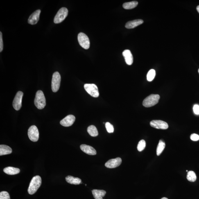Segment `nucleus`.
Wrapping results in <instances>:
<instances>
[{"instance_id":"obj_19","label":"nucleus","mask_w":199,"mask_h":199,"mask_svg":"<svg viewBox=\"0 0 199 199\" xmlns=\"http://www.w3.org/2000/svg\"><path fill=\"white\" fill-rule=\"evenodd\" d=\"M92 193L95 199H103V197L106 193V191L103 190H93Z\"/></svg>"},{"instance_id":"obj_35","label":"nucleus","mask_w":199,"mask_h":199,"mask_svg":"<svg viewBox=\"0 0 199 199\" xmlns=\"http://www.w3.org/2000/svg\"><path fill=\"white\" fill-rule=\"evenodd\" d=\"M186 171H187V172H188V170H186Z\"/></svg>"},{"instance_id":"obj_12","label":"nucleus","mask_w":199,"mask_h":199,"mask_svg":"<svg viewBox=\"0 0 199 199\" xmlns=\"http://www.w3.org/2000/svg\"><path fill=\"white\" fill-rule=\"evenodd\" d=\"M75 117L72 115L66 116L65 118L60 121V124L63 126L68 127L71 126L75 121Z\"/></svg>"},{"instance_id":"obj_5","label":"nucleus","mask_w":199,"mask_h":199,"mask_svg":"<svg viewBox=\"0 0 199 199\" xmlns=\"http://www.w3.org/2000/svg\"><path fill=\"white\" fill-rule=\"evenodd\" d=\"M68 11L65 8H62L60 9L55 15L54 19V23L58 24L61 23L67 17Z\"/></svg>"},{"instance_id":"obj_3","label":"nucleus","mask_w":199,"mask_h":199,"mask_svg":"<svg viewBox=\"0 0 199 199\" xmlns=\"http://www.w3.org/2000/svg\"><path fill=\"white\" fill-rule=\"evenodd\" d=\"M160 98V96L158 94L150 95L143 100V105L146 107L153 106L158 103Z\"/></svg>"},{"instance_id":"obj_2","label":"nucleus","mask_w":199,"mask_h":199,"mask_svg":"<svg viewBox=\"0 0 199 199\" xmlns=\"http://www.w3.org/2000/svg\"><path fill=\"white\" fill-rule=\"evenodd\" d=\"M35 104L37 108L40 110L43 109L46 106V99L42 90L38 91L36 94Z\"/></svg>"},{"instance_id":"obj_25","label":"nucleus","mask_w":199,"mask_h":199,"mask_svg":"<svg viewBox=\"0 0 199 199\" xmlns=\"http://www.w3.org/2000/svg\"><path fill=\"white\" fill-rule=\"evenodd\" d=\"M156 75V72L155 70L150 69L148 72L147 75V79L149 82H151L154 79Z\"/></svg>"},{"instance_id":"obj_31","label":"nucleus","mask_w":199,"mask_h":199,"mask_svg":"<svg viewBox=\"0 0 199 199\" xmlns=\"http://www.w3.org/2000/svg\"><path fill=\"white\" fill-rule=\"evenodd\" d=\"M193 111L194 113L196 115H199V105H195L193 107Z\"/></svg>"},{"instance_id":"obj_8","label":"nucleus","mask_w":199,"mask_h":199,"mask_svg":"<svg viewBox=\"0 0 199 199\" xmlns=\"http://www.w3.org/2000/svg\"><path fill=\"white\" fill-rule=\"evenodd\" d=\"M28 135L30 139L32 141L35 142L38 141L39 133L37 127L32 125L28 129Z\"/></svg>"},{"instance_id":"obj_30","label":"nucleus","mask_w":199,"mask_h":199,"mask_svg":"<svg viewBox=\"0 0 199 199\" xmlns=\"http://www.w3.org/2000/svg\"><path fill=\"white\" fill-rule=\"evenodd\" d=\"M3 48V44L2 39V32H0V52L2 51Z\"/></svg>"},{"instance_id":"obj_7","label":"nucleus","mask_w":199,"mask_h":199,"mask_svg":"<svg viewBox=\"0 0 199 199\" xmlns=\"http://www.w3.org/2000/svg\"><path fill=\"white\" fill-rule=\"evenodd\" d=\"M78 41L80 45L86 50L88 49L90 46V42L87 36L83 33H80L78 35Z\"/></svg>"},{"instance_id":"obj_29","label":"nucleus","mask_w":199,"mask_h":199,"mask_svg":"<svg viewBox=\"0 0 199 199\" xmlns=\"http://www.w3.org/2000/svg\"><path fill=\"white\" fill-rule=\"evenodd\" d=\"M190 139L193 141H198L199 140V136L197 134H193L190 136Z\"/></svg>"},{"instance_id":"obj_9","label":"nucleus","mask_w":199,"mask_h":199,"mask_svg":"<svg viewBox=\"0 0 199 199\" xmlns=\"http://www.w3.org/2000/svg\"><path fill=\"white\" fill-rule=\"evenodd\" d=\"M23 96V93L21 91H19L16 95L13 102V106L15 110L18 111L21 108Z\"/></svg>"},{"instance_id":"obj_17","label":"nucleus","mask_w":199,"mask_h":199,"mask_svg":"<svg viewBox=\"0 0 199 199\" xmlns=\"http://www.w3.org/2000/svg\"><path fill=\"white\" fill-rule=\"evenodd\" d=\"M3 171L9 175H15L19 173L20 172V170L18 168L8 167L3 169Z\"/></svg>"},{"instance_id":"obj_33","label":"nucleus","mask_w":199,"mask_h":199,"mask_svg":"<svg viewBox=\"0 0 199 199\" xmlns=\"http://www.w3.org/2000/svg\"><path fill=\"white\" fill-rule=\"evenodd\" d=\"M161 199H168V198H166V197H163Z\"/></svg>"},{"instance_id":"obj_16","label":"nucleus","mask_w":199,"mask_h":199,"mask_svg":"<svg viewBox=\"0 0 199 199\" xmlns=\"http://www.w3.org/2000/svg\"><path fill=\"white\" fill-rule=\"evenodd\" d=\"M143 21L141 19H137L135 20L129 21L125 24V28L128 29H131L137 27L139 25L142 24Z\"/></svg>"},{"instance_id":"obj_20","label":"nucleus","mask_w":199,"mask_h":199,"mask_svg":"<svg viewBox=\"0 0 199 199\" xmlns=\"http://www.w3.org/2000/svg\"><path fill=\"white\" fill-rule=\"evenodd\" d=\"M65 179L66 182L72 184L78 185L82 183L81 179L78 177H74L71 175L66 177Z\"/></svg>"},{"instance_id":"obj_13","label":"nucleus","mask_w":199,"mask_h":199,"mask_svg":"<svg viewBox=\"0 0 199 199\" xmlns=\"http://www.w3.org/2000/svg\"><path fill=\"white\" fill-rule=\"evenodd\" d=\"M40 13V10H37L32 13L28 19V23L31 25L36 24L39 20Z\"/></svg>"},{"instance_id":"obj_15","label":"nucleus","mask_w":199,"mask_h":199,"mask_svg":"<svg viewBox=\"0 0 199 199\" xmlns=\"http://www.w3.org/2000/svg\"><path fill=\"white\" fill-rule=\"evenodd\" d=\"M123 55L124 57L125 62L128 65H131L133 62V57L130 50H126L123 52Z\"/></svg>"},{"instance_id":"obj_27","label":"nucleus","mask_w":199,"mask_h":199,"mask_svg":"<svg viewBox=\"0 0 199 199\" xmlns=\"http://www.w3.org/2000/svg\"><path fill=\"white\" fill-rule=\"evenodd\" d=\"M105 127L107 131L109 133H111L114 132V128L113 126L110 123H105Z\"/></svg>"},{"instance_id":"obj_14","label":"nucleus","mask_w":199,"mask_h":199,"mask_svg":"<svg viewBox=\"0 0 199 199\" xmlns=\"http://www.w3.org/2000/svg\"><path fill=\"white\" fill-rule=\"evenodd\" d=\"M80 149L82 151L88 155H96L97 152L94 149L89 145L83 144L80 145Z\"/></svg>"},{"instance_id":"obj_11","label":"nucleus","mask_w":199,"mask_h":199,"mask_svg":"<svg viewBox=\"0 0 199 199\" xmlns=\"http://www.w3.org/2000/svg\"><path fill=\"white\" fill-rule=\"evenodd\" d=\"M122 163L121 158L117 157L114 159H111L105 163V166L108 168H115L120 165Z\"/></svg>"},{"instance_id":"obj_34","label":"nucleus","mask_w":199,"mask_h":199,"mask_svg":"<svg viewBox=\"0 0 199 199\" xmlns=\"http://www.w3.org/2000/svg\"><path fill=\"white\" fill-rule=\"evenodd\" d=\"M198 73H199V69H198Z\"/></svg>"},{"instance_id":"obj_26","label":"nucleus","mask_w":199,"mask_h":199,"mask_svg":"<svg viewBox=\"0 0 199 199\" xmlns=\"http://www.w3.org/2000/svg\"><path fill=\"white\" fill-rule=\"evenodd\" d=\"M146 147V142L144 140H141L138 145L137 149L139 152L142 151Z\"/></svg>"},{"instance_id":"obj_22","label":"nucleus","mask_w":199,"mask_h":199,"mask_svg":"<svg viewBox=\"0 0 199 199\" xmlns=\"http://www.w3.org/2000/svg\"><path fill=\"white\" fill-rule=\"evenodd\" d=\"M138 5L137 1H133L123 3V7L125 9H131L135 8Z\"/></svg>"},{"instance_id":"obj_32","label":"nucleus","mask_w":199,"mask_h":199,"mask_svg":"<svg viewBox=\"0 0 199 199\" xmlns=\"http://www.w3.org/2000/svg\"><path fill=\"white\" fill-rule=\"evenodd\" d=\"M197 10L199 13V5L197 7Z\"/></svg>"},{"instance_id":"obj_24","label":"nucleus","mask_w":199,"mask_h":199,"mask_svg":"<svg viewBox=\"0 0 199 199\" xmlns=\"http://www.w3.org/2000/svg\"><path fill=\"white\" fill-rule=\"evenodd\" d=\"M187 178L188 181L191 182H194L196 181L197 176L194 172L190 171L188 172Z\"/></svg>"},{"instance_id":"obj_21","label":"nucleus","mask_w":199,"mask_h":199,"mask_svg":"<svg viewBox=\"0 0 199 199\" xmlns=\"http://www.w3.org/2000/svg\"><path fill=\"white\" fill-rule=\"evenodd\" d=\"M87 132L89 135L92 137H95L98 135V132L97 129L94 125H91L88 127Z\"/></svg>"},{"instance_id":"obj_10","label":"nucleus","mask_w":199,"mask_h":199,"mask_svg":"<svg viewBox=\"0 0 199 199\" xmlns=\"http://www.w3.org/2000/svg\"><path fill=\"white\" fill-rule=\"evenodd\" d=\"M150 126L153 128L161 130H166L168 128V123L160 120H154L150 122Z\"/></svg>"},{"instance_id":"obj_4","label":"nucleus","mask_w":199,"mask_h":199,"mask_svg":"<svg viewBox=\"0 0 199 199\" xmlns=\"http://www.w3.org/2000/svg\"><path fill=\"white\" fill-rule=\"evenodd\" d=\"M61 81V75L58 72L53 73L51 82V88L53 92H56L60 89Z\"/></svg>"},{"instance_id":"obj_18","label":"nucleus","mask_w":199,"mask_h":199,"mask_svg":"<svg viewBox=\"0 0 199 199\" xmlns=\"http://www.w3.org/2000/svg\"><path fill=\"white\" fill-rule=\"evenodd\" d=\"M12 150L11 148L6 145H0V156L8 155L12 153Z\"/></svg>"},{"instance_id":"obj_28","label":"nucleus","mask_w":199,"mask_h":199,"mask_svg":"<svg viewBox=\"0 0 199 199\" xmlns=\"http://www.w3.org/2000/svg\"><path fill=\"white\" fill-rule=\"evenodd\" d=\"M0 199H10L9 194L6 191H2L0 193Z\"/></svg>"},{"instance_id":"obj_6","label":"nucleus","mask_w":199,"mask_h":199,"mask_svg":"<svg viewBox=\"0 0 199 199\" xmlns=\"http://www.w3.org/2000/svg\"><path fill=\"white\" fill-rule=\"evenodd\" d=\"M88 94L94 98H98L99 96V93L97 86L94 84H85L84 86Z\"/></svg>"},{"instance_id":"obj_23","label":"nucleus","mask_w":199,"mask_h":199,"mask_svg":"<svg viewBox=\"0 0 199 199\" xmlns=\"http://www.w3.org/2000/svg\"><path fill=\"white\" fill-rule=\"evenodd\" d=\"M165 147V143L162 140H160L159 142L158 145H157V156H159L164 150Z\"/></svg>"},{"instance_id":"obj_1","label":"nucleus","mask_w":199,"mask_h":199,"mask_svg":"<svg viewBox=\"0 0 199 199\" xmlns=\"http://www.w3.org/2000/svg\"><path fill=\"white\" fill-rule=\"evenodd\" d=\"M42 179L39 175H36L33 177L30 182L28 189V193L33 195L36 192L37 190L42 184Z\"/></svg>"}]
</instances>
